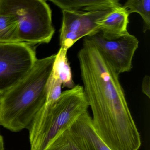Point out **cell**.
I'll return each mask as SVG.
<instances>
[{"label": "cell", "mask_w": 150, "mask_h": 150, "mask_svg": "<svg viewBox=\"0 0 150 150\" xmlns=\"http://www.w3.org/2000/svg\"><path fill=\"white\" fill-rule=\"evenodd\" d=\"M56 54L37 59L28 74L0 94V125L11 131L28 129L46 102L47 87Z\"/></svg>", "instance_id": "6da1fadb"}, {"label": "cell", "mask_w": 150, "mask_h": 150, "mask_svg": "<svg viewBox=\"0 0 150 150\" xmlns=\"http://www.w3.org/2000/svg\"><path fill=\"white\" fill-rule=\"evenodd\" d=\"M89 107L82 86L75 85L62 92L56 101L45 103L28 129L30 150H45L52 139L70 129Z\"/></svg>", "instance_id": "7a4b0ae2"}, {"label": "cell", "mask_w": 150, "mask_h": 150, "mask_svg": "<svg viewBox=\"0 0 150 150\" xmlns=\"http://www.w3.org/2000/svg\"><path fill=\"white\" fill-rule=\"evenodd\" d=\"M0 15L17 19L20 42L48 43L55 32L51 9L44 0H0Z\"/></svg>", "instance_id": "3957f363"}, {"label": "cell", "mask_w": 150, "mask_h": 150, "mask_svg": "<svg viewBox=\"0 0 150 150\" xmlns=\"http://www.w3.org/2000/svg\"><path fill=\"white\" fill-rule=\"evenodd\" d=\"M37 59L32 45L22 42L0 43V94L23 79Z\"/></svg>", "instance_id": "277c9868"}, {"label": "cell", "mask_w": 150, "mask_h": 150, "mask_svg": "<svg viewBox=\"0 0 150 150\" xmlns=\"http://www.w3.org/2000/svg\"><path fill=\"white\" fill-rule=\"evenodd\" d=\"M87 37L98 47L118 74L130 71L132 59L139 43L135 36L128 32L122 35L107 37L99 31Z\"/></svg>", "instance_id": "5b68a950"}, {"label": "cell", "mask_w": 150, "mask_h": 150, "mask_svg": "<svg viewBox=\"0 0 150 150\" xmlns=\"http://www.w3.org/2000/svg\"><path fill=\"white\" fill-rule=\"evenodd\" d=\"M112 9L88 12L62 11L60 48L68 50L78 40L100 31L98 23L104 19Z\"/></svg>", "instance_id": "8992f818"}, {"label": "cell", "mask_w": 150, "mask_h": 150, "mask_svg": "<svg viewBox=\"0 0 150 150\" xmlns=\"http://www.w3.org/2000/svg\"><path fill=\"white\" fill-rule=\"evenodd\" d=\"M70 131L81 150H111L96 132L88 112L78 118Z\"/></svg>", "instance_id": "52a82bcc"}, {"label": "cell", "mask_w": 150, "mask_h": 150, "mask_svg": "<svg viewBox=\"0 0 150 150\" xmlns=\"http://www.w3.org/2000/svg\"><path fill=\"white\" fill-rule=\"evenodd\" d=\"M129 16L126 10L121 6L117 7L98 23L99 30L107 37H114L124 35L128 32Z\"/></svg>", "instance_id": "ba28073f"}, {"label": "cell", "mask_w": 150, "mask_h": 150, "mask_svg": "<svg viewBox=\"0 0 150 150\" xmlns=\"http://www.w3.org/2000/svg\"><path fill=\"white\" fill-rule=\"evenodd\" d=\"M62 10L88 12L121 6L117 0H50Z\"/></svg>", "instance_id": "9c48e42d"}, {"label": "cell", "mask_w": 150, "mask_h": 150, "mask_svg": "<svg viewBox=\"0 0 150 150\" xmlns=\"http://www.w3.org/2000/svg\"><path fill=\"white\" fill-rule=\"evenodd\" d=\"M67 50L60 48L56 54L52 74L60 80L63 86L69 89L75 86L67 57Z\"/></svg>", "instance_id": "30bf717a"}, {"label": "cell", "mask_w": 150, "mask_h": 150, "mask_svg": "<svg viewBox=\"0 0 150 150\" xmlns=\"http://www.w3.org/2000/svg\"><path fill=\"white\" fill-rule=\"evenodd\" d=\"M19 23L15 16L0 15V43L20 42Z\"/></svg>", "instance_id": "8fae6325"}, {"label": "cell", "mask_w": 150, "mask_h": 150, "mask_svg": "<svg viewBox=\"0 0 150 150\" xmlns=\"http://www.w3.org/2000/svg\"><path fill=\"white\" fill-rule=\"evenodd\" d=\"M122 7L129 15L132 13H138L143 21V32L150 29V0H128Z\"/></svg>", "instance_id": "7c38bea8"}, {"label": "cell", "mask_w": 150, "mask_h": 150, "mask_svg": "<svg viewBox=\"0 0 150 150\" xmlns=\"http://www.w3.org/2000/svg\"><path fill=\"white\" fill-rule=\"evenodd\" d=\"M45 150H81L73 138L70 129L58 134Z\"/></svg>", "instance_id": "4fadbf2b"}, {"label": "cell", "mask_w": 150, "mask_h": 150, "mask_svg": "<svg viewBox=\"0 0 150 150\" xmlns=\"http://www.w3.org/2000/svg\"><path fill=\"white\" fill-rule=\"evenodd\" d=\"M62 82L59 79L51 74L47 87L45 103H51L57 101L62 93Z\"/></svg>", "instance_id": "5bb4252c"}, {"label": "cell", "mask_w": 150, "mask_h": 150, "mask_svg": "<svg viewBox=\"0 0 150 150\" xmlns=\"http://www.w3.org/2000/svg\"><path fill=\"white\" fill-rule=\"evenodd\" d=\"M142 91L143 93L150 98V78L149 75H145L142 83Z\"/></svg>", "instance_id": "9a60e30c"}, {"label": "cell", "mask_w": 150, "mask_h": 150, "mask_svg": "<svg viewBox=\"0 0 150 150\" xmlns=\"http://www.w3.org/2000/svg\"><path fill=\"white\" fill-rule=\"evenodd\" d=\"M0 150H5L4 139L1 135H0Z\"/></svg>", "instance_id": "2e32d148"}]
</instances>
